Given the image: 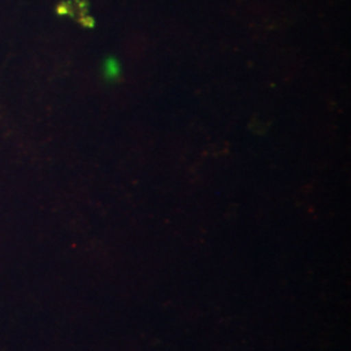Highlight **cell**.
Returning <instances> with one entry per match:
<instances>
[{"label":"cell","mask_w":351,"mask_h":351,"mask_svg":"<svg viewBox=\"0 0 351 351\" xmlns=\"http://www.w3.org/2000/svg\"><path fill=\"white\" fill-rule=\"evenodd\" d=\"M120 75V66L116 59L108 58L104 62V77L107 80H116Z\"/></svg>","instance_id":"6da1fadb"}]
</instances>
